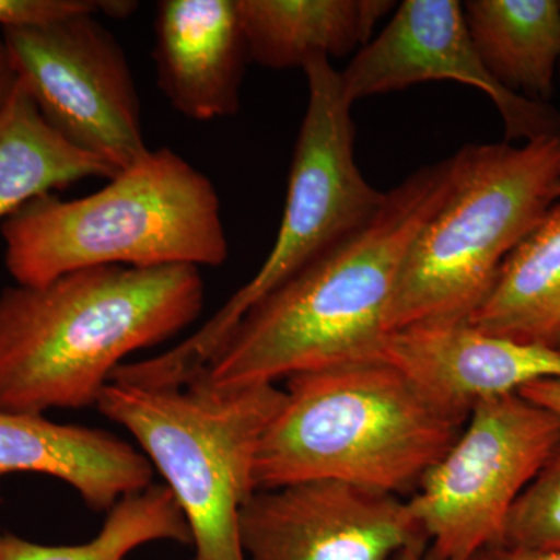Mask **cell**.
Wrapping results in <instances>:
<instances>
[{"label":"cell","mask_w":560,"mask_h":560,"mask_svg":"<svg viewBox=\"0 0 560 560\" xmlns=\"http://www.w3.org/2000/svg\"><path fill=\"white\" fill-rule=\"evenodd\" d=\"M238 530L246 560H394L429 545L408 500L337 480L256 490Z\"/></svg>","instance_id":"30bf717a"},{"label":"cell","mask_w":560,"mask_h":560,"mask_svg":"<svg viewBox=\"0 0 560 560\" xmlns=\"http://www.w3.org/2000/svg\"><path fill=\"white\" fill-rule=\"evenodd\" d=\"M560 441V416L522 394L481 401L408 504L430 560H470L500 544L511 508Z\"/></svg>","instance_id":"ba28073f"},{"label":"cell","mask_w":560,"mask_h":560,"mask_svg":"<svg viewBox=\"0 0 560 560\" xmlns=\"http://www.w3.org/2000/svg\"><path fill=\"white\" fill-rule=\"evenodd\" d=\"M16 86V72H14L13 65H11L3 40L0 39V113L5 108Z\"/></svg>","instance_id":"cb8c5ba5"},{"label":"cell","mask_w":560,"mask_h":560,"mask_svg":"<svg viewBox=\"0 0 560 560\" xmlns=\"http://www.w3.org/2000/svg\"><path fill=\"white\" fill-rule=\"evenodd\" d=\"M470 560H560V552L525 550L495 544L482 548Z\"/></svg>","instance_id":"7402d4cb"},{"label":"cell","mask_w":560,"mask_h":560,"mask_svg":"<svg viewBox=\"0 0 560 560\" xmlns=\"http://www.w3.org/2000/svg\"><path fill=\"white\" fill-rule=\"evenodd\" d=\"M558 73H559V77H560V65H559V72Z\"/></svg>","instance_id":"4316f807"},{"label":"cell","mask_w":560,"mask_h":560,"mask_svg":"<svg viewBox=\"0 0 560 560\" xmlns=\"http://www.w3.org/2000/svg\"><path fill=\"white\" fill-rule=\"evenodd\" d=\"M249 60L304 69L313 58H345L370 44L390 0H237Z\"/></svg>","instance_id":"9a60e30c"},{"label":"cell","mask_w":560,"mask_h":560,"mask_svg":"<svg viewBox=\"0 0 560 560\" xmlns=\"http://www.w3.org/2000/svg\"><path fill=\"white\" fill-rule=\"evenodd\" d=\"M452 186L401 261L386 329L466 323L504 259L560 201V138L469 143L452 156Z\"/></svg>","instance_id":"5b68a950"},{"label":"cell","mask_w":560,"mask_h":560,"mask_svg":"<svg viewBox=\"0 0 560 560\" xmlns=\"http://www.w3.org/2000/svg\"><path fill=\"white\" fill-rule=\"evenodd\" d=\"M154 38L158 86L173 109L197 121L238 113L249 54L237 0H162Z\"/></svg>","instance_id":"4fadbf2b"},{"label":"cell","mask_w":560,"mask_h":560,"mask_svg":"<svg viewBox=\"0 0 560 560\" xmlns=\"http://www.w3.org/2000/svg\"><path fill=\"white\" fill-rule=\"evenodd\" d=\"M452 158L386 191L381 209L318 259L257 302L208 368L215 386L289 381L378 360L401 261L452 186Z\"/></svg>","instance_id":"6da1fadb"},{"label":"cell","mask_w":560,"mask_h":560,"mask_svg":"<svg viewBox=\"0 0 560 560\" xmlns=\"http://www.w3.org/2000/svg\"><path fill=\"white\" fill-rule=\"evenodd\" d=\"M518 394L560 416V381L533 383Z\"/></svg>","instance_id":"603a6c76"},{"label":"cell","mask_w":560,"mask_h":560,"mask_svg":"<svg viewBox=\"0 0 560 560\" xmlns=\"http://www.w3.org/2000/svg\"><path fill=\"white\" fill-rule=\"evenodd\" d=\"M283 399L275 383L223 388L201 371L176 388L110 381L95 408L138 441L164 478L189 523L191 560H246L238 518Z\"/></svg>","instance_id":"8992f818"},{"label":"cell","mask_w":560,"mask_h":560,"mask_svg":"<svg viewBox=\"0 0 560 560\" xmlns=\"http://www.w3.org/2000/svg\"><path fill=\"white\" fill-rule=\"evenodd\" d=\"M116 175L108 164L58 135L18 81L0 113V220L70 184Z\"/></svg>","instance_id":"ac0fdd59"},{"label":"cell","mask_w":560,"mask_h":560,"mask_svg":"<svg viewBox=\"0 0 560 560\" xmlns=\"http://www.w3.org/2000/svg\"><path fill=\"white\" fill-rule=\"evenodd\" d=\"M378 360L399 370L442 410L469 419L481 401L560 381V350L486 334L466 323L389 331Z\"/></svg>","instance_id":"7c38bea8"},{"label":"cell","mask_w":560,"mask_h":560,"mask_svg":"<svg viewBox=\"0 0 560 560\" xmlns=\"http://www.w3.org/2000/svg\"><path fill=\"white\" fill-rule=\"evenodd\" d=\"M283 390L257 455L256 490L337 480L415 492L467 422L382 360L294 375Z\"/></svg>","instance_id":"3957f363"},{"label":"cell","mask_w":560,"mask_h":560,"mask_svg":"<svg viewBox=\"0 0 560 560\" xmlns=\"http://www.w3.org/2000/svg\"><path fill=\"white\" fill-rule=\"evenodd\" d=\"M556 349L560 350V340H559L558 345H556Z\"/></svg>","instance_id":"484cf974"},{"label":"cell","mask_w":560,"mask_h":560,"mask_svg":"<svg viewBox=\"0 0 560 560\" xmlns=\"http://www.w3.org/2000/svg\"><path fill=\"white\" fill-rule=\"evenodd\" d=\"M136 9L130 0H0V39L10 28L38 27L83 13L124 20Z\"/></svg>","instance_id":"44dd1931"},{"label":"cell","mask_w":560,"mask_h":560,"mask_svg":"<svg viewBox=\"0 0 560 560\" xmlns=\"http://www.w3.org/2000/svg\"><path fill=\"white\" fill-rule=\"evenodd\" d=\"M500 544L560 552V441L511 508Z\"/></svg>","instance_id":"ffe728a7"},{"label":"cell","mask_w":560,"mask_h":560,"mask_svg":"<svg viewBox=\"0 0 560 560\" xmlns=\"http://www.w3.org/2000/svg\"><path fill=\"white\" fill-rule=\"evenodd\" d=\"M427 551H429V545H412L397 555L394 560H430Z\"/></svg>","instance_id":"d4e9b609"},{"label":"cell","mask_w":560,"mask_h":560,"mask_svg":"<svg viewBox=\"0 0 560 560\" xmlns=\"http://www.w3.org/2000/svg\"><path fill=\"white\" fill-rule=\"evenodd\" d=\"M471 326L508 340L556 348L560 340V201L504 259Z\"/></svg>","instance_id":"e0dca14e"},{"label":"cell","mask_w":560,"mask_h":560,"mask_svg":"<svg viewBox=\"0 0 560 560\" xmlns=\"http://www.w3.org/2000/svg\"><path fill=\"white\" fill-rule=\"evenodd\" d=\"M154 541L191 544L189 523L165 485H151L106 512L97 536L83 544L43 545L0 529V560H128Z\"/></svg>","instance_id":"d6986e66"},{"label":"cell","mask_w":560,"mask_h":560,"mask_svg":"<svg viewBox=\"0 0 560 560\" xmlns=\"http://www.w3.org/2000/svg\"><path fill=\"white\" fill-rule=\"evenodd\" d=\"M463 10L490 75L512 94L548 103L560 65V2L469 0Z\"/></svg>","instance_id":"2e32d148"},{"label":"cell","mask_w":560,"mask_h":560,"mask_svg":"<svg viewBox=\"0 0 560 560\" xmlns=\"http://www.w3.org/2000/svg\"><path fill=\"white\" fill-rule=\"evenodd\" d=\"M18 81L47 124L117 173L145 156L130 62L98 14L2 33Z\"/></svg>","instance_id":"9c48e42d"},{"label":"cell","mask_w":560,"mask_h":560,"mask_svg":"<svg viewBox=\"0 0 560 560\" xmlns=\"http://www.w3.org/2000/svg\"><path fill=\"white\" fill-rule=\"evenodd\" d=\"M350 102L452 80L488 95L504 125L506 142L560 138V113L550 103L512 94L490 75L467 31L458 0H405L381 35L341 72Z\"/></svg>","instance_id":"8fae6325"},{"label":"cell","mask_w":560,"mask_h":560,"mask_svg":"<svg viewBox=\"0 0 560 560\" xmlns=\"http://www.w3.org/2000/svg\"><path fill=\"white\" fill-rule=\"evenodd\" d=\"M200 268L94 267L0 293V410L97 405L124 360L201 315Z\"/></svg>","instance_id":"7a4b0ae2"},{"label":"cell","mask_w":560,"mask_h":560,"mask_svg":"<svg viewBox=\"0 0 560 560\" xmlns=\"http://www.w3.org/2000/svg\"><path fill=\"white\" fill-rule=\"evenodd\" d=\"M7 270L40 285L94 267H220L230 256L219 191L171 149L150 150L101 190L47 194L2 221Z\"/></svg>","instance_id":"277c9868"},{"label":"cell","mask_w":560,"mask_h":560,"mask_svg":"<svg viewBox=\"0 0 560 560\" xmlns=\"http://www.w3.org/2000/svg\"><path fill=\"white\" fill-rule=\"evenodd\" d=\"M11 474L57 478L97 512L153 485L150 460L116 434L0 410V481Z\"/></svg>","instance_id":"5bb4252c"},{"label":"cell","mask_w":560,"mask_h":560,"mask_svg":"<svg viewBox=\"0 0 560 560\" xmlns=\"http://www.w3.org/2000/svg\"><path fill=\"white\" fill-rule=\"evenodd\" d=\"M307 109L294 145L285 208L267 259L219 312L186 341L151 359L121 364L120 382L176 388L205 371L246 315L302 268L348 238L381 209L386 191L364 178L355 161L353 103L327 58L304 66Z\"/></svg>","instance_id":"52a82bcc"}]
</instances>
